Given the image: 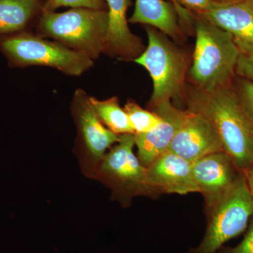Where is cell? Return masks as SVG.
Listing matches in <instances>:
<instances>
[{
	"mask_svg": "<svg viewBox=\"0 0 253 253\" xmlns=\"http://www.w3.org/2000/svg\"><path fill=\"white\" fill-rule=\"evenodd\" d=\"M134 134L152 130L161 122V118L153 111L142 109L135 101H128L124 108Z\"/></svg>",
	"mask_w": 253,
	"mask_h": 253,
	"instance_id": "cell-18",
	"label": "cell"
},
{
	"mask_svg": "<svg viewBox=\"0 0 253 253\" xmlns=\"http://www.w3.org/2000/svg\"><path fill=\"white\" fill-rule=\"evenodd\" d=\"M74 116L81 141L76 152L78 163L83 175L95 179L103 158L119 141L120 135L103 124L89 99L84 96H78Z\"/></svg>",
	"mask_w": 253,
	"mask_h": 253,
	"instance_id": "cell-8",
	"label": "cell"
},
{
	"mask_svg": "<svg viewBox=\"0 0 253 253\" xmlns=\"http://www.w3.org/2000/svg\"><path fill=\"white\" fill-rule=\"evenodd\" d=\"M151 111L161 118V122L152 130L134 134L137 157L145 168L151 166L160 156L167 152L187 111L168 101L155 106Z\"/></svg>",
	"mask_w": 253,
	"mask_h": 253,
	"instance_id": "cell-11",
	"label": "cell"
},
{
	"mask_svg": "<svg viewBox=\"0 0 253 253\" xmlns=\"http://www.w3.org/2000/svg\"><path fill=\"white\" fill-rule=\"evenodd\" d=\"M186 109L202 115L215 128L223 149L241 172L253 163V122L245 111L233 83L213 91L186 84Z\"/></svg>",
	"mask_w": 253,
	"mask_h": 253,
	"instance_id": "cell-1",
	"label": "cell"
},
{
	"mask_svg": "<svg viewBox=\"0 0 253 253\" xmlns=\"http://www.w3.org/2000/svg\"><path fill=\"white\" fill-rule=\"evenodd\" d=\"M217 253H253V215L242 241L235 247L222 246Z\"/></svg>",
	"mask_w": 253,
	"mask_h": 253,
	"instance_id": "cell-22",
	"label": "cell"
},
{
	"mask_svg": "<svg viewBox=\"0 0 253 253\" xmlns=\"http://www.w3.org/2000/svg\"><path fill=\"white\" fill-rule=\"evenodd\" d=\"M193 176L209 211L234 185L242 172L225 151L208 155L192 163Z\"/></svg>",
	"mask_w": 253,
	"mask_h": 253,
	"instance_id": "cell-9",
	"label": "cell"
},
{
	"mask_svg": "<svg viewBox=\"0 0 253 253\" xmlns=\"http://www.w3.org/2000/svg\"><path fill=\"white\" fill-rule=\"evenodd\" d=\"M236 76L253 81V53L240 54L236 66Z\"/></svg>",
	"mask_w": 253,
	"mask_h": 253,
	"instance_id": "cell-23",
	"label": "cell"
},
{
	"mask_svg": "<svg viewBox=\"0 0 253 253\" xmlns=\"http://www.w3.org/2000/svg\"><path fill=\"white\" fill-rule=\"evenodd\" d=\"M1 46L20 64L50 66L72 76H80L93 65L92 59L80 51L29 35L7 38Z\"/></svg>",
	"mask_w": 253,
	"mask_h": 253,
	"instance_id": "cell-7",
	"label": "cell"
},
{
	"mask_svg": "<svg viewBox=\"0 0 253 253\" xmlns=\"http://www.w3.org/2000/svg\"><path fill=\"white\" fill-rule=\"evenodd\" d=\"M134 134L120 135L105 155L94 179L110 189L111 199L124 208L129 207L134 198L157 199L163 195L149 184L146 168L134 154Z\"/></svg>",
	"mask_w": 253,
	"mask_h": 253,
	"instance_id": "cell-4",
	"label": "cell"
},
{
	"mask_svg": "<svg viewBox=\"0 0 253 253\" xmlns=\"http://www.w3.org/2000/svg\"><path fill=\"white\" fill-rule=\"evenodd\" d=\"M146 31L148 45L134 61L143 66L152 79L149 109L168 101L184 104L186 76L191 66L189 57L162 32L153 27Z\"/></svg>",
	"mask_w": 253,
	"mask_h": 253,
	"instance_id": "cell-3",
	"label": "cell"
},
{
	"mask_svg": "<svg viewBox=\"0 0 253 253\" xmlns=\"http://www.w3.org/2000/svg\"><path fill=\"white\" fill-rule=\"evenodd\" d=\"M233 85L243 107L253 122V81L239 77L234 79Z\"/></svg>",
	"mask_w": 253,
	"mask_h": 253,
	"instance_id": "cell-20",
	"label": "cell"
},
{
	"mask_svg": "<svg viewBox=\"0 0 253 253\" xmlns=\"http://www.w3.org/2000/svg\"><path fill=\"white\" fill-rule=\"evenodd\" d=\"M178 17L174 5L166 0H136L129 22L148 25L179 41L183 34Z\"/></svg>",
	"mask_w": 253,
	"mask_h": 253,
	"instance_id": "cell-15",
	"label": "cell"
},
{
	"mask_svg": "<svg viewBox=\"0 0 253 253\" xmlns=\"http://www.w3.org/2000/svg\"><path fill=\"white\" fill-rule=\"evenodd\" d=\"M194 16L196 42L188 72L191 85L205 91L229 85L236 76L239 49L229 33L201 15Z\"/></svg>",
	"mask_w": 253,
	"mask_h": 253,
	"instance_id": "cell-2",
	"label": "cell"
},
{
	"mask_svg": "<svg viewBox=\"0 0 253 253\" xmlns=\"http://www.w3.org/2000/svg\"><path fill=\"white\" fill-rule=\"evenodd\" d=\"M201 16L229 33L241 54H253V0L217 3Z\"/></svg>",
	"mask_w": 253,
	"mask_h": 253,
	"instance_id": "cell-12",
	"label": "cell"
},
{
	"mask_svg": "<svg viewBox=\"0 0 253 253\" xmlns=\"http://www.w3.org/2000/svg\"><path fill=\"white\" fill-rule=\"evenodd\" d=\"M177 11L179 17L186 25L194 22V14L204 15L214 4L216 0H170Z\"/></svg>",
	"mask_w": 253,
	"mask_h": 253,
	"instance_id": "cell-19",
	"label": "cell"
},
{
	"mask_svg": "<svg viewBox=\"0 0 253 253\" xmlns=\"http://www.w3.org/2000/svg\"><path fill=\"white\" fill-rule=\"evenodd\" d=\"M38 0H0V34L20 31L27 24Z\"/></svg>",
	"mask_w": 253,
	"mask_h": 253,
	"instance_id": "cell-16",
	"label": "cell"
},
{
	"mask_svg": "<svg viewBox=\"0 0 253 253\" xmlns=\"http://www.w3.org/2000/svg\"><path fill=\"white\" fill-rule=\"evenodd\" d=\"M109 27L107 10L73 8L66 12L44 11L40 30L91 59L105 49Z\"/></svg>",
	"mask_w": 253,
	"mask_h": 253,
	"instance_id": "cell-5",
	"label": "cell"
},
{
	"mask_svg": "<svg viewBox=\"0 0 253 253\" xmlns=\"http://www.w3.org/2000/svg\"><path fill=\"white\" fill-rule=\"evenodd\" d=\"M109 13V27L105 49L122 59L134 61L145 50L141 38L133 34L126 20L131 0H106Z\"/></svg>",
	"mask_w": 253,
	"mask_h": 253,
	"instance_id": "cell-14",
	"label": "cell"
},
{
	"mask_svg": "<svg viewBox=\"0 0 253 253\" xmlns=\"http://www.w3.org/2000/svg\"><path fill=\"white\" fill-rule=\"evenodd\" d=\"M192 163L168 151L146 168L148 180L162 194L199 193L193 176Z\"/></svg>",
	"mask_w": 253,
	"mask_h": 253,
	"instance_id": "cell-13",
	"label": "cell"
},
{
	"mask_svg": "<svg viewBox=\"0 0 253 253\" xmlns=\"http://www.w3.org/2000/svg\"><path fill=\"white\" fill-rule=\"evenodd\" d=\"M186 111L168 151L191 163L208 155L224 151L212 123L199 113Z\"/></svg>",
	"mask_w": 253,
	"mask_h": 253,
	"instance_id": "cell-10",
	"label": "cell"
},
{
	"mask_svg": "<svg viewBox=\"0 0 253 253\" xmlns=\"http://www.w3.org/2000/svg\"><path fill=\"white\" fill-rule=\"evenodd\" d=\"M246 174V178H247L248 185H249L250 191H251L253 197V163Z\"/></svg>",
	"mask_w": 253,
	"mask_h": 253,
	"instance_id": "cell-24",
	"label": "cell"
},
{
	"mask_svg": "<svg viewBox=\"0 0 253 253\" xmlns=\"http://www.w3.org/2000/svg\"><path fill=\"white\" fill-rule=\"evenodd\" d=\"M86 8L96 10H106L104 0H48L44 11H54L60 7Z\"/></svg>",
	"mask_w": 253,
	"mask_h": 253,
	"instance_id": "cell-21",
	"label": "cell"
},
{
	"mask_svg": "<svg viewBox=\"0 0 253 253\" xmlns=\"http://www.w3.org/2000/svg\"><path fill=\"white\" fill-rule=\"evenodd\" d=\"M242 1H246V0H216L217 3L219 4H228V3L239 2Z\"/></svg>",
	"mask_w": 253,
	"mask_h": 253,
	"instance_id": "cell-25",
	"label": "cell"
},
{
	"mask_svg": "<svg viewBox=\"0 0 253 253\" xmlns=\"http://www.w3.org/2000/svg\"><path fill=\"white\" fill-rule=\"evenodd\" d=\"M89 100L100 121L108 129L118 135L134 134L127 114L120 106L117 98L99 101L91 97Z\"/></svg>",
	"mask_w": 253,
	"mask_h": 253,
	"instance_id": "cell-17",
	"label": "cell"
},
{
	"mask_svg": "<svg viewBox=\"0 0 253 253\" xmlns=\"http://www.w3.org/2000/svg\"><path fill=\"white\" fill-rule=\"evenodd\" d=\"M205 213L207 226L204 239L186 253H217L225 243L247 229L253 215V197L246 174L242 173L224 197Z\"/></svg>",
	"mask_w": 253,
	"mask_h": 253,
	"instance_id": "cell-6",
	"label": "cell"
}]
</instances>
